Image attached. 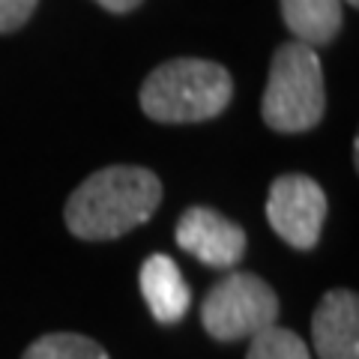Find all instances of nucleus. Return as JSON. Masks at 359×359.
I'll use <instances>...</instances> for the list:
<instances>
[{"instance_id": "nucleus-1", "label": "nucleus", "mask_w": 359, "mask_h": 359, "mask_svg": "<svg viewBox=\"0 0 359 359\" xmlns=\"http://www.w3.org/2000/svg\"><path fill=\"white\" fill-rule=\"evenodd\" d=\"M162 201L159 177L138 165L90 174L66 201V228L78 240H117L150 222Z\"/></svg>"}, {"instance_id": "nucleus-10", "label": "nucleus", "mask_w": 359, "mask_h": 359, "mask_svg": "<svg viewBox=\"0 0 359 359\" xmlns=\"http://www.w3.org/2000/svg\"><path fill=\"white\" fill-rule=\"evenodd\" d=\"M21 359H111L99 341L78 332H48L33 341Z\"/></svg>"}, {"instance_id": "nucleus-7", "label": "nucleus", "mask_w": 359, "mask_h": 359, "mask_svg": "<svg viewBox=\"0 0 359 359\" xmlns=\"http://www.w3.org/2000/svg\"><path fill=\"white\" fill-rule=\"evenodd\" d=\"M311 341L318 359H359V297L335 287L314 309Z\"/></svg>"}, {"instance_id": "nucleus-9", "label": "nucleus", "mask_w": 359, "mask_h": 359, "mask_svg": "<svg viewBox=\"0 0 359 359\" xmlns=\"http://www.w3.org/2000/svg\"><path fill=\"white\" fill-rule=\"evenodd\" d=\"M287 30L309 45H330L341 30V0H278Z\"/></svg>"}, {"instance_id": "nucleus-8", "label": "nucleus", "mask_w": 359, "mask_h": 359, "mask_svg": "<svg viewBox=\"0 0 359 359\" xmlns=\"http://www.w3.org/2000/svg\"><path fill=\"white\" fill-rule=\"evenodd\" d=\"M141 294L150 314L165 327L183 320L192 306V290H189L180 266L168 255H150L141 266Z\"/></svg>"}, {"instance_id": "nucleus-6", "label": "nucleus", "mask_w": 359, "mask_h": 359, "mask_svg": "<svg viewBox=\"0 0 359 359\" xmlns=\"http://www.w3.org/2000/svg\"><path fill=\"white\" fill-rule=\"evenodd\" d=\"M177 245L212 269H231L245 255V231L210 207H189L177 222Z\"/></svg>"}, {"instance_id": "nucleus-4", "label": "nucleus", "mask_w": 359, "mask_h": 359, "mask_svg": "<svg viewBox=\"0 0 359 359\" xmlns=\"http://www.w3.org/2000/svg\"><path fill=\"white\" fill-rule=\"evenodd\" d=\"M278 320V297L261 276L228 273L210 287L201 323L216 341H243Z\"/></svg>"}, {"instance_id": "nucleus-2", "label": "nucleus", "mask_w": 359, "mask_h": 359, "mask_svg": "<svg viewBox=\"0 0 359 359\" xmlns=\"http://www.w3.org/2000/svg\"><path fill=\"white\" fill-rule=\"evenodd\" d=\"M233 96V81L212 60L180 57L147 75L141 108L156 123H204L219 117Z\"/></svg>"}, {"instance_id": "nucleus-13", "label": "nucleus", "mask_w": 359, "mask_h": 359, "mask_svg": "<svg viewBox=\"0 0 359 359\" xmlns=\"http://www.w3.org/2000/svg\"><path fill=\"white\" fill-rule=\"evenodd\" d=\"M99 6H105L108 13H132L135 6H141V0H96Z\"/></svg>"}, {"instance_id": "nucleus-12", "label": "nucleus", "mask_w": 359, "mask_h": 359, "mask_svg": "<svg viewBox=\"0 0 359 359\" xmlns=\"http://www.w3.org/2000/svg\"><path fill=\"white\" fill-rule=\"evenodd\" d=\"M36 0H0V33H13L33 15Z\"/></svg>"}, {"instance_id": "nucleus-5", "label": "nucleus", "mask_w": 359, "mask_h": 359, "mask_svg": "<svg viewBox=\"0 0 359 359\" xmlns=\"http://www.w3.org/2000/svg\"><path fill=\"white\" fill-rule=\"evenodd\" d=\"M323 219H327V195L306 174H285L273 180L266 198V222L287 245L309 252L318 245Z\"/></svg>"}, {"instance_id": "nucleus-14", "label": "nucleus", "mask_w": 359, "mask_h": 359, "mask_svg": "<svg viewBox=\"0 0 359 359\" xmlns=\"http://www.w3.org/2000/svg\"><path fill=\"white\" fill-rule=\"evenodd\" d=\"M341 4H344V0H341ZM347 6H359V0H347Z\"/></svg>"}, {"instance_id": "nucleus-3", "label": "nucleus", "mask_w": 359, "mask_h": 359, "mask_svg": "<svg viewBox=\"0 0 359 359\" xmlns=\"http://www.w3.org/2000/svg\"><path fill=\"white\" fill-rule=\"evenodd\" d=\"M323 111H327V87L318 51L297 39L282 45L269 63L261 102L264 123L285 135L309 132L320 123Z\"/></svg>"}, {"instance_id": "nucleus-11", "label": "nucleus", "mask_w": 359, "mask_h": 359, "mask_svg": "<svg viewBox=\"0 0 359 359\" xmlns=\"http://www.w3.org/2000/svg\"><path fill=\"white\" fill-rule=\"evenodd\" d=\"M249 353L245 359H311L306 341L299 339L294 330L285 327H266L249 339Z\"/></svg>"}]
</instances>
